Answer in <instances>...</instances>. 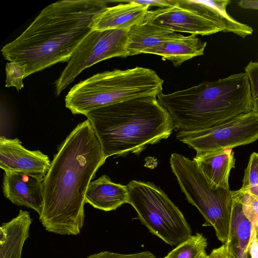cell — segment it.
Wrapping results in <instances>:
<instances>
[{
	"instance_id": "cell-1",
	"label": "cell",
	"mask_w": 258,
	"mask_h": 258,
	"mask_svg": "<svg viewBox=\"0 0 258 258\" xmlns=\"http://www.w3.org/2000/svg\"><path fill=\"white\" fill-rule=\"evenodd\" d=\"M106 159L89 120L79 123L59 146L43 181L39 221L46 231L80 233L86 191Z\"/></svg>"
},
{
	"instance_id": "cell-2",
	"label": "cell",
	"mask_w": 258,
	"mask_h": 258,
	"mask_svg": "<svg viewBox=\"0 0 258 258\" xmlns=\"http://www.w3.org/2000/svg\"><path fill=\"white\" fill-rule=\"evenodd\" d=\"M108 2L62 0L49 4L20 35L3 47L4 58L26 65L25 77L67 62L93 30L94 18L108 7Z\"/></svg>"
},
{
	"instance_id": "cell-3",
	"label": "cell",
	"mask_w": 258,
	"mask_h": 258,
	"mask_svg": "<svg viewBox=\"0 0 258 258\" xmlns=\"http://www.w3.org/2000/svg\"><path fill=\"white\" fill-rule=\"evenodd\" d=\"M90 122L105 158L139 155L149 145L168 138L172 118L156 96L112 104L84 114Z\"/></svg>"
},
{
	"instance_id": "cell-4",
	"label": "cell",
	"mask_w": 258,
	"mask_h": 258,
	"mask_svg": "<svg viewBox=\"0 0 258 258\" xmlns=\"http://www.w3.org/2000/svg\"><path fill=\"white\" fill-rule=\"evenodd\" d=\"M157 98L179 131L213 127L253 111L244 73L168 94L162 92Z\"/></svg>"
},
{
	"instance_id": "cell-5",
	"label": "cell",
	"mask_w": 258,
	"mask_h": 258,
	"mask_svg": "<svg viewBox=\"0 0 258 258\" xmlns=\"http://www.w3.org/2000/svg\"><path fill=\"white\" fill-rule=\"evenodd\" d=\"M164 81L153 70L136 67L96 74L74 85L65 98L74 114H83L112 104L162 92Z\"/></svg>"
},
{
	"instance_id": "cell-6",
	"label": "cell",
	"mask_w": 258,
	"mask_h": 258,
	"mask_svg": "<svg viewBox=\"0 0 258 258\" xmlns=\"http://www.w3.org/2000/svg\"><path fill=\"white\" fill-rule=\"evenodd\" d=\"M170 164L187 200L205 218L203 226H212L218 240L226 244L229 240L232 191L223 187H211L194 160L173 153L170 156Z\"/></svg>"
},
{
	"instance_id": "cell-7",
	"label": "cell",
	"mask_w": 258,
	"mask_h": 258,
	"mask_svg": "<svg viewBox=\"0 0 258 258\" xmlns=\"http://www.w3.org/2000/svg\"><path fill=\"white\" fill-rule=\"evenodd\" d=\"M127 186V203L151 233L171 246H177L192 235L182 212L159 187L152 182L135 180Z\"/></svg>"
},
{
	"instance_id": "cell-8",
	"label": "cell",
	"mask_w": 258,
	"mask_h": 258,
	"mask_svg": "<svg viewBox=\"0 0 258 258\" xmlns=\"http://www.w3.org/2000/svg\"><path fill=\"white\" fill-rule=\"evenodd\" d=\"M128 30L112 29L92 30L79 44L55 82L58 96L85 69L114 57L128 56Z\"/></svg>"
},
{
	"instance_id": "cell-9",
	"label": "cell",
	"mask_w": 258,
	"mask_h": 258,
	"mask_svg": "<svg viewBox=\"0 0 258 258\" xmlns=\"http://www.w3.org/2000/svg\"><path fill=\"white\" fill-rule=\"evenodd\" d=\"M176 139L196 152L232 149L258 139V115L252 111L213 127L179 131Z\"/></svg>"
},
{
	"instance_id": "cell-10",
	"label": "cell",
	"mask_w": 258,
	"mask_h": 258,
	"mask_svg": "<svg viewBox=\"0 0 258 258\" xmlns=\"http://www.w3.org/2000/svg\"><path fill=\"white\" fill-rule=\"evenodd\" d=\"M171 6L149 11L144 22L151 23L174 32L194 35H209L221 32L214 23L195 11L171 1Z\"/></svg>"
},
{
	"instance_id": "cell-11",
	"label": "cell",
	"mask_w": 258,
	"mask_h": 258,
	"mask_svg": "<svg viewBox=\"0 0 258 258\" xmlns=\"http://www.w3.org/2000/svg\"><path fill=\"white\" fill-rule=\"evenodd\" d=\"M51 162L39 150L31 151L18 138L0 137V167L5 172L23 173L44 178Z\"/></svg>"
},
{
	"instance_id": "cell-12",
	"label": "cell",
	"mask_w": 258,
	"mask_h": 258,
	"mask_svg": "<svg viewBox=\"0 0 258 258\" xmlns=\"http://www.w3.org/2000/svg\"><path fill=\"white\" fill-rule=\"evenodd\" d=\"M44 179L23 173L5 172L3 191L13 204L25 206L41 214Z\"/></svg>"
},
{
	"instance_id": "cell-13",
	"label": "cell",
	"mask_w": 258,
	"mask_h": 258,
	"mask_svg": "<svg viewBox=\"0 0 258 258\" xmlns=\"http://www.w3.org/2000/svg\"><path fill=\"white\" fill-rule=\"evenodd\" d=\"M125 3L107 7L96 16L93 20V30L118 29L129 30L133 26L144 22L150 7L133 0L120 1Z\"/></svg>"
},
{
	"instance_id": "cell-14",
	"label": "cell",
	"mask_w": 258,
	"mask_h": 258,
	"mask_svg": "<svg viewBox=\"0 0 258 258\" xmlns=\"http://www.w3.org/2000/svg\"><path fill=\"white\" fill-rule=\"evenodd\" d=\"M193 160L211 187L229 189V176L235 164L232 149L197 152Z\"/></svg>"
},
{
	"instance_id": "cell-15",
	"label": "cell",
	"mask_w": 258,
	"mask_h": 258,
	"mask_svg": "<svg viewBox=\"0 0 258 258\" xmlns=\"http://www.w3.org/2000/svg\"><path fill=\"white\" fill-rule=\"evenodd\" d=\"M177 1L214 23L221 32L233 33L242 38L251 35L253 32L251 27L236 21L227 13L226 8L231 3L230 0Z\"/></svg>"
},
{
	"instance_id": "cell-16",
	"label": "cell",
	"mask_w": 258,
	"mask_h": 258,
	"mask_svg": "<svg viewBox=\"0 0 258 258\" xmlns=\"http://www.w3.org/2000/svg\"><path fill=\"white\" fill-rule=\"evenodd\" d=\"M128 195L127 185L113 182L108 176L103 175L90 182L85 202L96 209L110 211L127 203Z\"/></svg>"
},
{
	"instance_id": "cell-17",
	"label": "cell",
	"mask_w": 258,
	"mask_h": 258,
	"mask_svg": "<svg viewBox=\"0 0 258 258\" xmlns=\"http://www.w3.org/2000/svg\"><path fill=\"white\" fill-rule=\"evenodd\" d=\"M206 45L207 42L202 41L196 35L185 36L180 34L145 50L143 53L159 55L163 59H167L177 67L192 58L203 55Z\"/></svg>"
},
{
	"instance_id": "cell-18",
	"label": "cell",
	"mask_w": 258,
	"mask_h": 258,
	"mask_svg": "<svg viewBox=\"0 0 258 258\" xmlns=\"http://www.w3.org/2000/svg\"><path fill=\"white\" fill-rule=\"evenodd\" d=\"M32 219L29 212L20 210L18 215L0 228V258H21L23 247L29 237Z\"/></svg>"
},
{
	"instance_id": "cell-19",
	"label": "cell",
	"mask_w": 258,
	"mask_h": 258,
	"mask_svg": "<svg viewBox=\"0 0 258 258\" xmlns=\"http://www.w3.org/2000/svg\"><path fill=\"white\" fill-rule=\"evenodd\" d=\"M180 35L166 28L149 22H144L135 25L127 32L128 56L143 53L145 50Z\"/></svg>"
},
{
	"instance_id": "cell-20",
	"label": "cell",
	"mask_w": 258,
	"mask_h": 258,
	"mask_svg": "<svg viewBox=\"0 0 258 258\" xmlns=\"http://www.w3.org/2000/svg\"><path fill=\"white\" fill-rule=\"evenodd\" d=\"M252 226L243 213L239 201L233 198L229 240L226 244L248 252Z\"/></svg>"
},
{
	"instance_id": "cell-21",
	"label": "cell",
	"mask_w": 258,
	"mask_h": 258,
	"mask_svg": "<svg viewBox=\"0 0 258 258\" xmlns=\"http://www.w3.org/2000/svg\"><path fill=\"white\" fill-rule=\"evenodd\" d=\"M207 245V239L202 234L197 233L176 246L167 256L169 258H197Z\"/></svg>"
},
{
	"instance_id": "cell-22",
	"label": "cell",
	"mask_w": 258,
	"mask_h": 258,
	"mask_svg": "<svg viewBox=\"0 0 258 258\" xmlns=\"http://www.w3.org/2000/svg\"><path fill=\"white\" fill-rule=\"evenodd\" d=\"M232 194L233 198L241 203L243 213L251 222L258 240V197L240 189L232 191Z\"/></svg>"
},
{
	"instance_id": "cell-23",
	"label": "cell",
	"mask_w": 258,
	"mask_h": 258,
	"mask_svg": "<svg viewBox=\"0 0 258 258\" xmlns=\"http://www.w3.org/2000/svg\"><path fill=\"white\" fill-rule=\"evenodd\" d=\"M241 190L258 197V153H252L244 170Z\"/></svg>"
},
{
	"instance_id": "cell-24",
	"label": "cell",
	"mask_w": 258,
	"mask_h": 258,
	"mask_svg": "<svg viewBox=\"0 0 258 258\" xmlns=\"http://www.w3.org/2000/svg\"><path fill=\"white\" fill-rule=\"evenodd\" d=\"M27 66L15 61H10L6 66L5 87H14L19 91L24 87L23 80L25 78Z\"/></svg>"
},
{
	"instance_id": "cell-25",
	"label": "cell",
	"mask_w": 258,
	"mask_h": 258,
	"mask_svg": "<svg viewBox=\"0 0 258 258\" xmlns=\"http://www.w3.org/2000/svg\"><path fill=\"white\" fill-rule=\"evenodd\" d=\"M244 73L249 82L253 111L258 115V61H250L244 68Z\"/></svg>"
},
{
	"instance_id": "cell-26",
	"label": "cell",
	"mask_w": 258,
	"mask_h": 258,
	"mask_svg": "<svg viewBox=\"0 0 258 258\" xmlns=\"http://www.w3.org/2000/svg\"><path fill=\"white\" fill-rule=\"evenodd\" d=\"M86 258H156V257L148 251L129 254L104 251L92 254Z\"/></svg>"
},
{
	"instance_id": "cell-27",
	"label": "cell",
	"mask_w": 258,
	"mask_h": 258,
	"mask_svg": "<svg viewBox=\"0 0 258 258\" xmlns=\"http://www.w3.org/2000/svg\"><path fill=\"white\" fill-rule=\"evenodd\" d=\"M226 246L228 258H248V252L228 244Z\"/></svg>"
},
{
	"instance_id": "cell-28",
	"label": "cell",
	"mask_w": 258,
	"mask_h": 258,
	"mask_svg": "<svg viewBox=\"0 0 258 258\" xmlns=\"http://www.w3.org/2000/svg\"><path fill=\"white\" fill-rule=\"evenodd\" d=\"M248 253L249 254L250 258H258V240L256 239L255 231L253 227Z\"/></svg>"
},
{
	"instance_id": "cell-29",
	"label": "cell",
	"mask_w": 258,
	"mask_h": 258,
	"mask_svg": "<svg viewBox=\"0 0 258 258\" xmlns=\"http://www.w3.org/2000/svg\"><path fill=\"white\" fill-rule=\"evenodd\" d=\"M135 2L144 6H157L159 8L167 7L171 6V1L155 0V1H139L133 0Z\"/></svg>"
},
{
	"instance_id": "cell-30",
	"label": "cell",
	"mask_w": 258,
	"mask_h": 258,
	"mask_svg": "<svg viewBox=\"0 0 258 258\" xmlns=\"http://www.w3.org/2000/svg\"><path fill=\"white\" fill-rule=\"evenodd\" d=\"M208 256L209 258H228L226 244L213 249Z\"/></svg>"
},
{
	"instance_id": "cell-31",
	"label": "cell",
	"mask_w": 258,
	"mask_h": 258,
	"mask_svg": "<svg viewBox=\"0 0 258 258\" xmlns=\"http://www.w3.org/2000/svg\"><path fill=\"white\" fill-rule=\"evenodd\" d=\"M237 4L243 9L258 10V0H241Z\"/></svg>"
},
{
	"instance_id": "cell-32",
	"label": "cell",
	"mask_w": 258,
	"mask_h": 258,
	"mask_svg": "<svg viewBox=\"0 0 258 258\" xmlns=\"http://www.w3.org/2000/svg\"><path fill=\"white\" fill-rule=\"evenodd\" d=\"M197 258H209V256L207 254L205 250L203 251Z\"/></svg>"
},
{
	"instance_id": "cell-33",
	"label": "cell",
	"mask_w": 258,
	"mask_h": 258,
	"mask_svg": "<svg viewBox=\"0 0 258 258\" xmlns=\"http://www.w3.org/2000/svg\"><path fill=\"white\" fill-rule=\"evenodd\" d=\"M163 258H169V257H168L166 255L165 257H163Z\"/></svg>"
}]
</instances>
